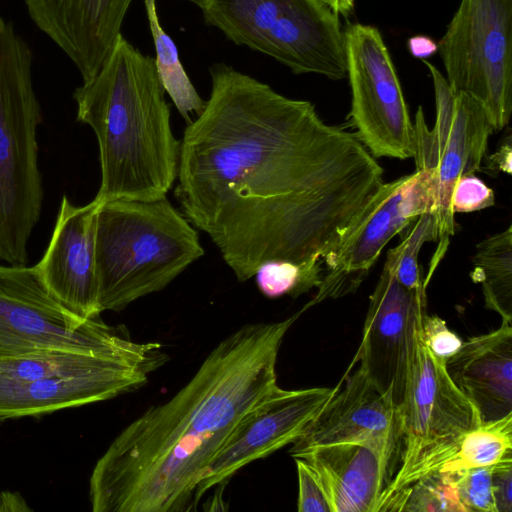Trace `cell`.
<instances>
[{
	"label": "cell",
	"mask_w": 512,
	"mask_h": 512,
	"mask_svg": "<svg viewBox=\"0 0 512 512\" xmlns=\"http://www.w3.org/2000/svg\"><path fill=\"white\" fill-rule=\"evenodd\" d=\"M99 201L73 205L62 197L48 247L35 265L48 290L65 309L88 320L100 317L95 262V216Z\"/></svg>",
	"instance_id": "obj_16"
},
{
	"label": "cell",
	"mask_w": 512,
	"mask_h": 512,
	"mask_svg": "<svg viewBox=\"0 0 512 512\" xmlns=\"http://www.w3.org/2000/svg\"><path fill=\"white\" fill-rule=\"evenodd\" d=\"M470 277L482 288L485 307L512 322V226L476 245Z\"/></svg>",
	"instance_id": "obj_22"
},
{
	"label": "cell",
	"mask_w": 512,
	"mask_h": 512,
	"mask_svg": "<svg viewBox=\"0 0 512 512\" xmlns=\"http://www.w3.org/2000/svg\"><path fill=\"white\" fill-rule=\"evenodd\" d=\"M422 336L431 353L443 360L456 353L463 343L442 318L427 313L422 321Z\"/></svg>",
	"instance_id": "obj_30"
},
{
	"label": "cell",
	"mask_w": 512,
	"mask_h": 512,
	"mask_svg": "<svg viewBox=\"0 0 512 512\" xmlns=\"http://www.w3.org/2000/svg\"><path fill=\"white\" fill-rule=\"evenodd\" d=\"M494 467L449 472L464 512H497L492 480Z\"/></svg>",
	"instance_id": "obj_27"
},
{
	"label": "cell",
	"mask_w": 512,
	"mask_h": 512,
	"mask_svg": "<svg viewBox=\"0 0 512 512\" xmlns=\"http://www.w3.org/2000/svg\"><path fill=\"white\" fill-rule=\"evenodd\" d=\"M511 463L512 413L498 420L482 422L424 450L405 472L391 479L381 511H386L395 496L425 475Z\"/></svg>",
	"instance_id": "obj_21"
},
{
	"label": "cell",
	"mask_w": 512,
	"mask_h": 512,
	"mask_svg": "<svg viewBox=\"0 0 512 512\" xmlns=\"http://www.w3.org/2000/svg\"><path fill=\"white\" fill-rule=\"evenodd\" d=\"M335 15L347 17L353 10L354 0H320Z\"/></svg>",
	"instance_id": "obj_35"
},
{
	"label": "cell",
	"mask_w": 512,
	"mask_h": 512,
	"mask_svg": "<svg viewBox=\"0 0 512 512\" xmlns=\"http://www.w3.org/2000/svg\"><path fill=\"white\" fill-rule=\"evenodd\" d=\"M32 59L28 43L0 17V259L12 265L27 264L43 200Z\"/></svg>",
	"instance_id": "obj_5"
},
{
	"label": "cell",
	"mask_w": 512,
	"mask_h": 512,
	"mask_svg": "<svg viewBox=\"0 0 512 512\" xmlns=\"http://www.w3.org/2000/svg\"><path fill=\"white\" fill-rule=\"evenodd\" d=\"M511 157H512V148H511V137L508 136L505 143L499 148L497 152L490 156V164L489 168L493 170H501L508 174L511 173Z\"/></svg>",
	"instance_id": "obj_33"
},
{
	"label": "cell",
	"mask_w": 512,
	"mask_h": 512,
	"mask_svg": "<svg viewBox=\"0 0 512 512\" xmlns=\"http://www.w3.org/2000/svg\"><path fill=\"white\" fill-rule=\"evenodd\" d=\"M144 4L155 47V67L160 84L189 124L192 121L190 115H200L206 100L201 98L185 71L175 42L162 28L156 0H144Z\"/></svg>",
	"instance_id": "obj_23"
},
{
	"label": "cell",
	"mask_w": 512,
	"mask_h": 512,
	"mask_svg": "<svg viewBox=\"0 0 512 512\" xmlns=\"http://www.w3.org/2000/svg\"><path fill=\"white\" fill-rule=\"evenodd\" d=\"M135 343L125 328L65 309L35 266L0 265V358L43 350L108 353Z\"/></svg>",
	"instance_id": "obj_9"
},
{
	"label": "cell",
	"mask_w": 512,
	"mask_h": 512,
	"mask_svg": "<svg viewBox=\"0 0 512 512\" xmlns=\"http://www.w3.org/2000/svg\"><path fill=\"white\" fill-rule=\"evenodd\" d=\"M426 295L417 303L404 396L398 408L404 449L396 475L405 472L427 448L465 433L480 416L450 378L446 360L435 357L422 336Z\"/></svg>",
	"instance_id": "obj_12"
},
{
	"label": "cell",
	"mask_w": 512,
	"mask_h": 512,
	"mask_svg": "<svg viewBox=\"0 0 512 512\" xmlns=\"http://www.w3.org/2000/svg\"><path fill=\"white\" fill-rule=\"evenodd\" d=\"M30 510L21 495L15 492L0 493V511H25Z\"/></svg>",
	"instance_id": "obj_34"
},
{
	"label": "cell",
	"mask_w": 512,
	"mask_h": 512,
	"mask_svg": "<svg viewBox=\"0 0 512 512\" xmlns=\"http://www.w3.org/2000/svg\"><path fill=\"white\" fill-rule=\"evenodd\" d=\"M446 370L481 422L512 413V326L471 337L446 360Z\"/></svg>",
	"instance_id": "obj_20"
},
{
	"label": "cell",
	"mask_w": 512,
	"mask_h": 512,
	"mask_svg": "<svg viewBox=\"0 0 512 512\" xmlns=\"http://www.w3.org/2000/svg\"><path fill=\"white\" fill-rule=\"evenodd\" d=\"M401 439L397 407L359 365L353 372L347 370L289 453L294 457L308 449L341 443H375L397 450Z\"/></svg>",
	"instance_id": "obj_15"
},
{
	"label": "cell",
	"mask_w": 512,
	"mask_h": 512,
	"mask_svg": "<svg viewBox=\"0 0 512 512\" xmlns=\"http://www.w3.org/2000/svg\"><path fill=\"white\" fill-rule=\"evenodd\" d=\"M433 191V179L423 170L383 183L325 256L321 282L305 307L355 292L386 244L417 216L431 211Z\"/></svg>",
	"instance_id": "obj_11"
},
{
	"label": "cell",
	"mask_w": 512,
	"mask_h": 512,
	"mask_svg": "<svg viewBox=\"0 0 512 512\" xmlns=\"http://www.w3.org/2000/svg\"><path fill=\"white\" fill-rule=\"evenodd\" d=\"M298 475L299 512H331L324 490L313 470L301 458H294Z\"/></svg>",
	"instance_id": "obj_29"
},
{
	"label": "cell",
	"mask_w": 512,
	"mask_h": 512,
	"mask_svg": "<svg viewBox=\"0 0 512 512\" xmlns=\"http://www.w3.org/2000/svg\"><path fill=\"white\" fill-rule=\"evenodd\" d=\"M424 284L408 289L383 266L370 296L362 340L352 363L360 366L394 405L402 403L409 363L412 324Z\"/></svg>",
	"instance_id": "obj_14"
},
{
	"label": "cell",
	"mask_w": 512,
	"mask_h": 512,
	"mask_svg": "<svg viewBox=\"0 0 512 512\" xmlns=\"http://www.w3.org/2000/svg\"><path fill=\"white\" fill-rule=\"evenodd\" d=\"M154 371L141 366L0 383V421L109 400L140 388Z\"/></svg>",
	"instance_id": "obj_19"
},
{
	"label": "cell",
	"mask_w": 512,
	"mask_h": 512,
	"mask_svg": "<svg viewBox=\"0 0 512 512\" xmlns=\"http://www.w3.org/2000/svg\"><path fill=\"white\" fill-rule=\"evenodd\" d=\"M396 450L375 443H341L315 447L301 458L318 478L331 512H378L391 481Z\"/></svg>",
	"instance_id": "obj_18"
},
{
	"label": "cell",
	"mask_w": 512,
	"mask_h": 512,
	"mask_svg": "<svg viewBox=\"0 0 512 512\" xmlns=\"http://www.w3.org/2000/svg\"><path fill=\"white\" fill-rule=\"evenodd\" d=\"M410 53L420 59L432 56L438 50V45L429 37L418 35L408 40Z\"/></svg>",
	"instance_id": "obj_32"
},
{
	"label": "cell",
	"mask_w": 512,
	"mask_h": 512,
	"mask_svg": "<svg viewBox=\"0 0 512 512\" xmlns=\"http://www.w3.org/2000/svg\"><path fill=\"white\" fill-rule=\"evenodd\" d=\"M335 388L286 390L279 386L250 410L221 448L195 493V505L249 463L295 442Z\"/></svg>",
	"instance_id": "obj_13"
},
{
	"label": "cell",
	"mask_w": 512,
	"mask_h": 512,
	"mask_svg": "<svg viewBox=\"0 0 512 512\" xmlns=\"http://www.w3.org/2000/svg\"><path fill=\"white\" fill-rule=\"evenodd\" d=\"M305 310L247 324L224 338L173 397L127 425L89 480L94 512H176L196 507L197 487L244 416L278 387L283 339Z\"/></svg>",
	"instance_id": "obj_2"
},
{
	"label": "cell",
	"mask_w": 512,
	"mask_h": 512,
	"mask_svg": "<svg viewBox=\"0 0 512 512\" xmlns=\"http://www.w3.org/2000/svg\"><path fill=\"white\" fill-rule=\"evenodd\" d=\"M77 121L94 131L101 182L94 199L154 201L178 175L174 136L155 59L120 34L96 76L76 88Z\"/></svg>",
	"instance_id": "obj_3"
},
{
	"label": "cell",
	"mask_w": 512,
	"mask_h": 512,
	"mask_svg": "<svg viewBox=\"0 0 512 512\" xmlns=\"http://www.w3.org/2000/svg\"><path fill=\"white\" fill-rule=\"evenodd\" d=\"M495 203L494 191L474 174L460 177L451 196L454 214L479 211Z\"/></svg>",
	"instance_id": "obj_28"
},
{
	"label": "cell",
	"mask_w": 512,
	"mask_h": 512,
	"mask_svg": "<svg viewBox=\"0 0 512 512\" xmlns=\"http://www.w3.org/2000/svg\"><path fill=\"white\" fill-rule=\"evenodd\" d=\"M387 511H464L449 472L419 478L391 501Z\"/></svg>",
	"instance_id": "obj_25"
},
{
	"label": "cell",
	"mask_w": 512,
	"mask_h": 512,
	"mask_svg": "<svg viewBox=\"0 0 512 512\" xmlns=\"http://www.w3.org/2000/svg\"><path fill=\"white\" fill-rule=\"evenodd\" d=\"M350 118L356 135L374 157H413L414 125L392 58L379 30L364 24L344 32Z\"/></svg>",
	"instance_id": "obj_10"
},
{
	"label": "cell",
	"mask_w": 512,
	"mask_h": 512,
	"mask_svg": "<svg viewBox=\"0 0 512 512\" xmlns=\"http://www.w3.org/2000/svg\"><path fill=\"white\" fill-rule=\"evenodd\" d=\"M206 25L295 74L347 77L344 32L320 0H202Z\"/></svg>",
	"instance_id": "obj_6"
},
{
	"label": "cell",
	"mask_w": 512,
	"mask_h": 512,
	"mask_svg": "<svg viewBox=\"0 0 512 512\" xmlns=\"http://www.w3.org/2000/svg\"><path fill=\"white\" fill-rule=\"evenodd\" d=\"M133 0H24L29 17L72 61L83 83L111 52ZM198 7L202 0H185Z\"/></svg>",
	"instance_id": "obj_17"
},
{
	"label": "cell",
	"mask_w": 512,
	"mask_h": 512,
	"mask_svg": "<svg viewBox=\"0 0 512 512\" xmlns=\"http://www.w3.org/2000/svg\"><path fill=\"white\" fill-rule=\"evenodd\" d=\"M433 80L436 119L429 128L419 106L414 125L413 159L416 170L427 171L434 184L431 213L436 219L439 245L432 257L424 283L445 255L455 233L451 196L458 179L481 167L490 135L495 132L483 106L465 93H456L443 74L423 61Z\"/></svg>",
	"instance_id": "obj_7"
},
{
	"label": "cell",
	"mask_w": 512,
	"mask_h": 512,
	"mask_svg": "<svg viewBox=\"0 0 512 512\" xmlns=\"http://www.w3.org/2000/svg\"><path fill=\"white\" fill-rule=\"evenodd\" d=\"M209 73L206 106L180 140L183 215L216 246L262 259L326 255L383 185L376 157L311 102L225 63Z\"/></svg>",
	"instance_id": "obj_1"
},
{
	"label": "cell",
	"mask_w": 512,
	"mask_h": 512,
	"mask_svg": "<svg viewBox=\"0 0 512 512\" xmlns=\"http://www.w3.org/2000/svg\"><path fill=\"white\" fill-rule=\"evenodd\" d=\"M204 253L197 230L167 197L99 202L95 262L101 312L121 311L163 290Z\"/></svg>",
	"instance_id": "obj_4"
},
{
	"label": "cell",
	"mask_w": 512,
	"mask_h": 512,
	"mask_svg": "<svg viewBox=\"0 0 512 512\" xmlns=\"http://www.w3.org/2000/svg\"><path fill=\"white\" fill-rule=\"evenodd\" d=\"M492 480L497 512H512V464L495 466Z\"/></svg>",
	"instance_id": "obj_31"
},
{
	"label": "cell",
	"mask_w": 512,
	"mask_h": 512,
	"mask_svg": "<svg viewBox=\"0 0 512 512\" xmlns=\"http://www.w3.org/2000/svg\"><path fill=\"white\" fill-rule=\"evenodd\" d=\"M321 271L285 260H270L257 269L254 277L260 292L268 298L290 295L293 298L317 288Z\"/></svg>",
	"instance_id": "obj_26"
},
{
	"label": "cell",
	"mask_w": 512,
	"mask_h": 512,
	"mask_svg": "<svg viewBox=\"0 0 512 512\" xmlns=\"http://www.w3.org/2000/svg\"><path fill=\"white\" fill-rule=\"evenodd\" d=\"M400 233L401 241L388 251L384 266L393 272L403 286L415 289L424 284L418 255L424 243L437 240L436 219L431 212H424Z\"/></svg>",
	"instance_id": "obj_24"
},
{
	"label": "cell",
	"mask_w": 512,
	"mask_h": 512,
	"mask_svg": "<svg viewBox=\"0 0 512 512\" xmlns=\"http://www.w3.org/2000/svg\"><path fill=\"white\" fill-rule=\"evenodd\" d=\"M447 82L476 99L494 131L512 112V0H461L437 44Z\"/></svg>",
	"instance_id": "obj_8"
}]
</instances>
